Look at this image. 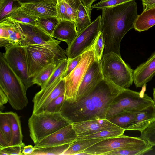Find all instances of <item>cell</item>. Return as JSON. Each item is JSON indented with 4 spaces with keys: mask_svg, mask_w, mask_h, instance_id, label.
<instances>
[{
    "mask_svg": "<svg viewBox=\"0 0 155 155\" xmlns=\"http://www.w3.org/2000/svg\"><path fill=\"white\" fill-rule=\"evenodd\" d=\"M123 89L104 78L79 100L73 102L65 100L60 113L71 123L105 119L111 103Z\"/></svg>",
    "mask_w": 155,
    "mask_h": 155,
    "instance_id": "cell-1",
    "label": "cell"
},
{
    "mask_svg": "<svg viewBox=\"0 0 155 155\" xmlns=\"http://www.w3.org/2000/svg\"><path fill=\"white\" fill-rule=\"evenodd\" d=\"M135 0L102 9L101 29L104 42L103 54L113 52L121 56L120 44L125 34L134 28L138 15Z\"/></svg>",
    "mask_w": 155,
    "mask_h": 155,
    "instance_id": "cell-2",
    "label": "cell"
},
{
    "mask_svg": "<svg viewBox=\"0 0 155 155\" xmlns=\"http://www.w3.org/2000/svg\"><path fill=\"white\" fill-rule=\"evenodd\" d=\"M0 89L7 96L8 101L16 110H21L27 105V90L21 79L14 72L1 53Z\"/></svg>",
    "mask_w": 155,
    "mask_h": 155,
    "instance_id": "cell-3",
    "label": "cell"
},
{
    "mask_svg": "<svg viewBox=\"0 0 155 155\" xmlns=\"http://www.w3.org/2000/svg\"><path fill=\"white\" fill-rule=\"evenodd\" d=\"M104 78L123 88L127 89L133 82V70L117 54H103L100 61Z\"/></svg>",
    "mask_w": 155,
    "mask_h": 155,
    "instance_id": "cell-4",
    "label": "cell"
},
{
    "mask_svg": "<svg viewBox=\"0 0 155 155\" xmlns=\"http://www.w3.org/2000/svg\"><path fill=\"white\" fill-rule=\"evenodd\" d=\"M71 124L60 113L43 112L32 114L28 121L30 136L35 145L45 137Z\"/></svg>",
    "mask_w": 155,
    "mask_h": 155,
    "instance_id": "cell-5",
    "label": "cell"
},
{
    "mask_svg": "<svg viewBox=\"0 0 155 155\" xmlns=\"http://www.w3.org/2000/svg\"><path fill=\"white\" fill-rule=\"evenodd\" d=\"M153 104V100L147 94L123 88L111 103L106 119L124 111L137 113Z\"/></svg>",
    "mask_w": 155,
    "mask_h": 155,
    "instance_id": "cell-6",
    "label": "cell"
},
{
    "mask_svg": "<svg viewBox=\"0 0 155 155\" xmlns=\"http://www.w3.org/2000/svg\"><path fill=\"white\" fill-rule=\"evenodd\" d=\"M29 77L32 78L48 65L59 60L68 59L66 53L59 52L46 46L30 44L24 46Z\"/></svg>",
    "mask_w": 155,
    "mask_h": 155,
    "instance_id": "cell-7",
    "label": "cell"
},
{
    "mask_svg": "<svg viewBox=\"0 0 155 155\" xmlns=\"http://www.w3.org/2000/svg\"><path fill=\"white\" fill-rule=\"evenodd\" d=\"M78 65L64 78L65 81V100L75 101L77 92L82 81L90 65L95 60L93 46L83 53Z\"/></svg>",
    "mask_w": 155,
    "mask_h": 155,
    "instance_id": "cell-8",
    "label": "cell"
},
{
    "mask_svg": "<svg viewBox=\"0 0 155 155\" xmlns=\"http://www.w3.org/2000/svg\"><path fill=\"white\" fill-rule=\"evenodd\" d=\"M101 16H99L87 27L79 33L66 49L68 59L74 58L91 48L101 31Z\"/></svg>",
    "mask_w": 155,
    "mask_h": 155,
    "instance_id": "cell-9",
    "label": "cell"
},
{
    "mask_svg": "<svg viewBox=\"0 0 155 155\" xmlns=\"http://www.w3.org/2000/svg\"><path fill=\"white\" fill-rule=\"evenodd\" d=\"M146 141L139 137L123 134L104 139L87 149L84 152L90 155H107L112 152L127 148Z\"/></svg>",
    "mask_w": 155,
    "mask_h": 155,
    "instance_id": "cell-10",
    "label": "cell"
},
{
    "mask_svg": "<svg viewBox=\"0 0 155 155\" xmlns=\"http://www.w3.org/2000/svg\"><path fill=\"white\" fill-rule=\"evenodd\" d=\"M2 53L5 60L11 68L21 79L26 90L33 84L29 77L26 54L24 47L14 46L5 48Z\"/></svg>",
    "mask_w": 155,
    "mask_h": 155,
    "instance_id": "cell-11",
    "label": "cell"
},
{
    "mask_svg": "<svg viewBox=\"0 0 155 155\" xmlns=\"http://www.w3.org/2000/svg\"><path fill=\"white\" fill-rule=\"evenodd\" d=\"M18 23L25 37L24 46L30 44L39 45L46 46L58 52L66 53L65 51L59 46L60 41L55 40L38 26Z\"/></svg>",
    "mask_w": 155,
    "mask_h": 155,
    "instance_id": "cell-12",
    "label": "cell"
},
{
    "mask_svg": "<svg viewBox=\"0 0 155 155\" xmlns=\"http://www.w3.org/2000/svg\"><path fill=\"white\" fill-rule=\"evenodd\" d=\"M62 77V76H60L51 85L41 89L35 94L32 100L33 114L44 112L50 103L60 95L65 94V80Z\"/></svg>",
    "mask_w": 155,
    "mask_h": 155,
    "instance_id": "cell-13",
    "label": "cell"
},
{
    "mask_svg": "<svg viewBox=\"0 0 155 155\" xmlns=\"http://www.w3.org/2000/svg\"><path fill=\"white\" fill-rule=\"evenodd\" d=\"M25 36L19 23L9 17L0 21V46H23Z\"/></svg>",
    "mask_w": 155,
    "mask_h": 155,
    "instance_id": "cell-14",
    "label": "cell"
},
{
    "mask_svg": "<svg viewBox=\"0 0 155 155\" xmlns=\"http://www.w3.org/2000/svg\"><path fill=\"white\" fill-rule=\"evenodd\" d=\"M78 139L72 124H71L45 137L35 145V148L70 144Z\"/></svg>",
    "mask_w": 155,
    "mask_h": 155,
    "instance_id": "cell-15",
    "label": "cell"
},
{
    "mask_svg": "<svg viewBox=\"0 0 155 155\" xmlns=\"http://www.w3.org/2000/svg\"><path fill=\"white\" fill-rule=\"evenodd\" d=\"M104 78L100 62L94 60L89 67L82 81L75 101L87 95Z\"/></svg>",
    "mask_w": 155,
    "mask_h": 155,
    "instance_id": "cell-16",
    "label": "cell"
},
{
    "mask_svg": "<svg viewBox=\"0 0 155 155\" xmlns=\"http://www.w3.org/2000/svg\"><path fill=\"white\" fill-rule=\"evenodd\" d=\"M71 124L78 137L89 135L104 130L121 128L106 119Z\"/></svg>",
    "mask_w": 155,
    "mask_h": 155,
    "instance_id": "cell-17",
    "label": "cell"
},
{
    "mask_svg": "<svg viewBox=\"0 0 155 155\" xmlns=\"http://www.w3.org/2000/svg\"><path fill=\"white\" fill-rule=\"evenodd\" d=\"M155 75V52L147 61L133 70V82L136 87H143Z\"/></svg>",
    "mask_w": 155,
    "mask_h": 155,
    "instance_id": "cell-18",
    "label": "cell"
},
{
    "mask_svg": "<svg viewBox=\"0 0 155 155\" xmlns=\"http://www.w3.org/2000/svg\"><path fill=\"white\" fill-rule=\"evenodd\" d=\"M155 121V104H152L136 114L135 117L125 131H138L141 132Z\"/></svg>",
    "mask_w": 155,
    "mask_h": 155,
    "instance_id": "cell-19",
    "label": "cell"
},
{
    "mask_svg": "<svg viewBox=\"0 0 155 155\" xmlns=\"http://www.w3.org/2000/svg\"><path fill=\"white\" fill-rule=\"evenodd\" d=\"M78 35L75 22L63 20L59 21L51 36L65 42L68 46Z\"/></svg>",
    "mask_w": 155,
    "mask_h": 155,
    "instance_id": "cell-20",
    "label": "cell"
},
{
    "mask_svg": "<svg viewBox=\"0 0 155 155\" xmlns=\"http://www.w3.org/2000/svg\"><path fill=\"white\" fill-rule=\"evenodd\" d=\"M21 8L27 14L38 18L57 16L56 6L50 3L24 4Z\"/></svg>",
    "mask_w": 155,
    "mask_h": 155,
    "instance_id": "cell-21",
    "label": "cell"
},
{
    "mask_svg": "<svg viewBox=\"0 0 155 155\" xmlns=\"http://www.w3.org/2000/svg\"><path fill=\"white\" fill-rule=\"evenodd\" d=\"M155 25V7L143 11L138 15L134 29L139 32L147 31Z\"/></svg>",
    "mask_w": 155,
    "mask_h": 155,
    "instance_id": "cell-22",
    "label": "cell"
},
{
    "mask_svg": "<svg viewBox=\"0 0 155 155\" xmlns=\"http://www.w3.org/2000/svg\"><path fill=\"white\" fill-rule=\"evenodd\" d=\"M10 122L12 131L11 145H20L24 147L22 142L23 135L19 117L12 112H6Z\"/></svg>",
    "mask_w": 155,
    "mask_h": 155,
    "instance_id": "cell-23",
    "label": "cell"
},
{
    "mask_svg": "<svg viewBox=\"0 0 155 155\" xmlns=\"http://www.w3.org/2000/svg\"><path fill=\"white\" fill-rule=\"evenodd\" d=\"M104 140L102 139H78L70 144L68 149L62 155H77Z\"/></svg>",
    "mask_w": 155,
    "mask_h": 155,
    "instance_id": "cell-24",
    "label": "cell"
},
{
    "mask_svg": "<svg viewBox=\"0 0 155 155\" xmlns=\"http://www.w3.org/2000/svg\"><path fill=\"white\" fill-rule=\"evenodd\" d=\"M62 60H59L51 63L39 71L32 78L33 84H36L42 87Z\"/></svg>",
    "mask_w": 155,
    "mask_h": 155,
    "instance_id": "cell-25",
    "label": "cell"
},
{
    "mask_svg": "<svg viewBox=\"0 0 155 155\" xmlns=\"http://www.w3.org/2000/svg\"><path fill=\"white\" fill-rule=\"evenodd\" d=\"M153 147L146 141L127 148L112 152L107 155H141L151 150Z\"/></svg>",
    "mask_w": 155,
    "mask_h": 155,
    "instance_id": "cell-26",
    "label": "cell"
},
{
    "mask_svg": "<svg viewBox=\"0 0 155 155\" xmlns=\"http://www.w3.org/2000/svg\"><path fill=\"white\" fill-rule=\"evenodd\" d=\"M22 6L18 0H0V21L8 17Z\"/></svg>",
    "mask_w": 155,
    "mask_h": 155,
    "instance_id": "cell-27",
    "label": "cell"
},
{
    "mask_svg": "<svg viewBox=\"0 0 155 155\" xmlns=\"http://www.w3.org/2000/svg\"><path fill=\"white\" fill-rule=\"evenodd\" d=\"M136 114L131 112L124 111L110 118L108 120L125 130L134 119Z\"/></svg>",
    "mask_w": 155,
    "mask_h": 155,
    "instance_id": "cell-28",
    "label": "cell"
},
{
    "mask_svg": "<svg viewBox=\"0 0 155 155\" xmlns=\"http://www.w3.org/2000/svg\"><path fill=\"white\" fill-rule=\"evenodd\" d=\"M77 18L75 21L78 34L91 23V17L87 14L83 5L81 4L76 10Z\"/></svg>",
    "mask_w": 155,
    "mask_h": 155,
    "instance_id": "cell-29",
    "label": "cell"
},
{
    "mask_svg": "<svg viewBox=\"0 0 155 155\" xmlns=\"http://www.w3.org/2000/svg\"><path fill=\"white\" fill-rule=\"evenodd\" d=\"M70 144L35 148L31 155H62Z\"/></svg>",
    "mask_w": 155,
    "mask_h": 155,
    "instance_id": "cell-30",
    "label": "cell"
},
{
    "mask_svg": "<svg viewBox=\"0 0 155 155\" xmlns=\"http://www.w3.org/2000/svg\"><path fill=\"white\" fill-rule=\"evenodd\" d=\"M59 21L57 17L38 18L37 26L51 36Z\"/></svg>",
    "mask_w": 155,
    "mask_h": 155,
    "instance_id": "cell-31",
    "label": "cell"
},
{
    "mask_svg": "<svg viewBox=\"0 0 155 155\" xmlns=\"http://www.w3.org/2000/svg\"><path fill=\"white\" fill-rule=\"evenodd\" d=\"M125 131L122 128L104 130L89 135L78 137L79 139L98 138L103 139L117 137L123 134Z\"/></svg>",
    "mask_w": 155,
    "mask_h": 155,
    "instance_id": "cell-32",
    "label": "cell"
},
{
    "mask_svg": "<svg viewBox=\"0 0 155 155\" xmlns=\"http://www.w3.org/2000/svg\"><path fill=\"white\" fill-rule=\"evenodd\" d=\"M0 133L11 145L12 138L11 124L6 112L0 111Z\"/></svg>",
    "mask_w": 155,
    "mask_h": 155,
    "instance_id": "cell-33",
    "label": "cell"
},
{
    "mask_svg": "<svg viewBox=\"0 0 155 155\" xmlns=\"http://www.w3.org/2000/svg\"><path fill=\"white\" fill-rule=\"evenodd\" d=\"M9 17L18 23L37 26L38 18L30 16L25 12L21 8L11 14Z\"/></svg>",
    "mask_w": 155,
    "mask_h": 155,
    "instance_id": "cell-34",
    "label": "cell"
},
{
    "mask_svg": "<svg viewBox=\"0 0 155 155\" xmlns=\"http://www.w3.org/2000/svg\"><path fill=\"white\" fill-rule=\"evenodd\" d=\"M104 42L102 33H99L93 45L95 60L100 62L103 56Z\"/></svg>",
    "mask_w": 155,
    "mask_h": 155,
    "instance_id": "cell-35",
    "label": "cell"
},
{
    "mask_svg": "<svg viewBox=\"0 0 155 155\" xmlns=\"http://www.w3.org/2000/svg\"><path fill=\"white\" fill-rule=\"evenodd\" d=\"M65 100L64 93L60 95L50 103L44 112L51 113H60Z\"/></svg>",
    "mask_w": 155,
    "mask_h": 155,
    "instance_id": "cell-36",
    "label": "cell"
},
{
    "mask_svg": "<svg viewBox=\"0 0 155 155\" xmlns=\"http://www.w3.org/2000/svg\"><path fill=\"white\" fill-rule=\"evenodd\" d=\"M139 137L150 144L155 146V121L141 132Z\"/></svg>",
    "mask_w": 155,
    "mask_h": 155,
    "instance_id": "cell-37",
    "label": "cell"
},
{
    "mask_svg": "<svg viewBox=\"0 0 155 155\" xmlns=\"http://www.w3.org/2000/svg\"><path fill=\"white\" fill-rule=\"evenodd\" d=\"M132 0H107L100 1L92 5L91 8V9H97V10H102L105 8L116 6Z\"/></svg>",
    "mask_w": 155,
    "mask_h": 155,
    "instance_id": "cell-38",
    "label": "cell"
},
{
    "mask_svg": "<svg viewBox=\"0 0 155 155\" xmlns=\"http://www.w3.org/2000/svg\"><path fill=\"white\" fill-rule=\"evenodd\" d=\"M23 146L20 145H11L0 148V155H22L21 148Z\"/></svg>",
    "mask_w": 155,
    "mask_h": 155,
    "instance_id": "cell-39",
    "label": "cell"
},
{
    "mask_svg": "<svg viewBox=\"0 0 155 155\" xmlns=\"http://www.w3.org/2000/svg\"><path fill=\"white\" fill-rule=\"evenodd\" d=\"M65 3L64 0H57L56 7L57 12V17L59 21L69 20L67 14Z\"/></svg>",
    "mask_w": 155,
    "mask_h": 155,
    "instance_id": "cell-40",
    "label": "cell"
},
{
    "mask_svg": "<svg viewBox=\"0 0 155 155\" xmlns=\"http://www.w3.org/2000/svg\"><path fill=\"white\" fill-rule=\"evenodd\" d=\"M81 58V54L73 58L68 59L67 65L62 76V78H64L67 76L75 68L80 62Z\"/></svg>",
    "mask_w": 155,
    "mask_h": 155,
    "instance_id": "cell-41",
    "label": "cell"
},
{
    "mask_svg": "<svg viewBox=\"0 0 155 155\" xmlns=\"http://www.w3.org/2000/svg\"><path fill=\"white\" fill-rule=\"evenodd\" d=\"M96 0H80L87 14L90 17L92 9L91 7L93 3Z\"/></svg>",
    "mask_w": 155,
    "mask_h": 155,
    "instance_id": "cell-42",
    "label": "cell"
},
{
    "mask_svg": "<svg viewBox=\"0 0 155 155\" xmlns=\"http://www.w3.org/2000/svg\"><path fill=\"white\" fill-rule=\"evenodd\" d=\"M18 1L22 5L38 3H47L53 5L49 0H18Z\"/></svg>",
    "mask_w": 155,
    "mask_h": 155,
    "instance_id": "cell-43",
    "label": "cell"
},
{
    "mask_svg": "<svg viewBox=\"0 0 155 155\" xmlns=\"http://www.w3.org/2000/svg\"><path fill=\"white\" fill-rule=\"evenodd\" d=\"M8 98L2 90L0 89V110L3 109L4 105L8 101Z\"/></svg>",
    "mask_w": 155,
    "mask_h": 155,
    "instance_id": "cell-44",
    "label": "cell"
},
{
    "mask_svg": "<svg viewBox=\"0 0 155 155\" xmlns=\"http://www.w3.org/2000/svg\"><path fill=\"white\" fill-rule=\"evenodd\" d=\"M71 7L76 10L80 5L82 4L80 0H64Z\"/></svg>",
    "mask_w": 155,
    "mask_h": 155,
    "instance_id": "cell-45",
    "label": "cell"
},
{
    "mask_svg": "<svg viewBox=\"0 0 155 155\" xmlns=\"http://www.w3.org/2000/svg\"><path fill=\"white\" fill-rule=\"evenodd\" d=\"M142 3L143 7V11L155 7V0H149L142 2Z\"/></svg>",
    "mask_w": 155,
    "mask_h": 155,
    "instance_id": "cell-46",
    "label": "cell"
},
{
    "mask_svg": "<svg viewBox=\"0 0 155 155\" xmlns=\"http://www.w3.org/2000/svg\"><path fill=\"white\" fill-rule=\"evenodd\" d=\"M35 148L34 146L31 145H28L24 147L22 151L23 155H31L34 151Z\"/></svg>",
    "mask_w": 155,
    "mask_h": 155,
    "instance_id": "cell-47",
    "label": "cell"
},
{
    "mask_svg": "<svg viewBox=\"0 0 155 155\" xmlns=\"http://www.w3.org/2000/svg\"><path fill=\"white\" fill-rule=\"evenodd\" d=\"M11 146L2 134L0 133V148Z\"/></svg>",
    "mask_w": 155,
    "mask_h": 155,
    "instance_id": "cell-48",
    "label": "cell"
},
{
    "mask_svg": "<svg viewBox=\"0 0 155 155\" xmlns=\"http://www.w3.org/2000/svg\"><path fill=\"white\" fill-rule=\"evenodd\" d=\"M54 5H56L57 3L58 0H49Z\"/></svg>",
    "mask_w": 155,
    "mask_h": 155,
    "instance_id": "cell-49",
    "label": "cell"
},
{
    "mask_svg": "<svg viewBox=\"0 0 155 155\" xmlns=\"http://www.w3.org/2000/svg\"><path fill=\"white\" fill-rule=\"evenodd\" d=\"M153 101L154 102L155 104V87L153 88Z\"/></svg>",
    "mask_w": 155,
    "mask_h": 155,
    "instance_id": "cell-50",
    "label": "cell"
},
{
    "mask_svg": "<svg viewBox=\"0 0 155 155\" xmlns=\"http://www.w3.org/2000/svg\"><path fill=\"white\" fill-rule=\"evenodd\" d=\"M142 2L146 1H147L149 0H141Z\"/></svg>",
    "mask_w": 155,
    "mask_h": 155,
    "instance_id": "cell-51",
    "label": "cell"
},
{
    "mask_svg": "<svg viewBox=\"0 0 155 155\" xmlns=\"http://www.w3.org/2000/svg\"><path fill=\"white\" fill-rule=\"evenodd\" d=\"M106 0H101V1H106Z\"/></svg>",
    "mask_w": 155,
    "mask_h": 155,
    "instance_id": "cell-52",
    "label": "cell"
}]
</instances>
